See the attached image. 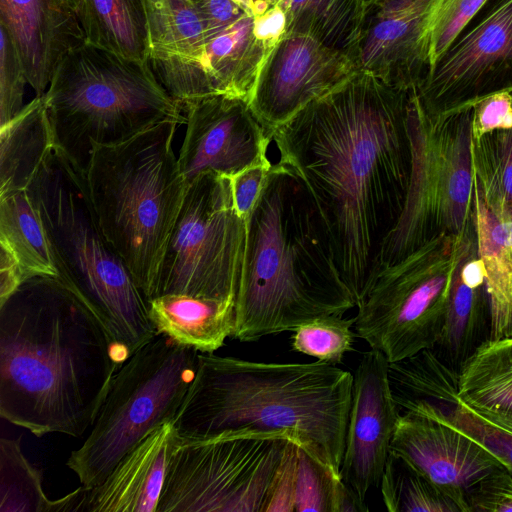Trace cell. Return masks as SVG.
<instances>
[{"mask_svg": "<svg viewBox=\"0 0 512 512\" xmlns=\"http://www.w3.org/2000/svg\"><path fill=\"white\" fill-rule=\"evenodd\" d=\"M413 88L356 70L273 131L278 162L309 192L356 307L372 286L381 246L404 208Z\"/></svg>", "mask_w": 512, "mask_h": 512, "instance_id": "6da1fadb", "label": "cell"}, {"mask_svg": "<svg viewBox=\"0 0 512 512\" xmlns=\"http://www.w3.org/2000/svg\"><path fill=\"white\" fill-rule=\"evenodd\" d=\"M124 364L59 277H31L0 301V416L35 436H82Z\"/></svg>", "mask_w": 512, "mask_h": 512, "instance_id": "7a4b0ae2", "label": "cell"}, {"mask_svg": "<svg viewBox=\"0 0 512 512\" xmlns=\"http://www.w3.org/2000/svg\"><path fill=\"white\" fill-rule=\"evenodd\" d=\"M352 384L349 371L318 360L259 362L199 352L172 424L182 439L286 438L340 474Z\"/></svg>", "mask_w": 512, "mask_h": 512, "instance_id": "3957f363", "label": "cell"}, {"mask_svg": "<svg viewBox=\"0 0 512 512\" xmlns=\"http://www.w3.org/2000/svg\"><path fill=\"white\" fill-rule=\"evenodd\" d=\"M246 222L233 339L254 342L356 307L302 180L277 162Z\"/></svg>", "mask_w": 512, "mask_h": 512, "instance_id": "277c9868", "label": "cell"}, {"mask_svg": "<svg viewBox=\"0 0 512 512\" xmlns=\"http://www.w3.org/2000/svg\"><path fill=\"white\" fill-rule=\"evenodd\" d=\"M27 190L58 277L93 311L126 363L157 332L146 298L101 228L85 170L53 143Z\"/></svg>", "mask_w": 512, "mask_h": 512, "instance_id": "5b68a950", "label": "cell"}, {"mask_svg": "<svg viewBox=\"0 0 512 512\" xmlns=\"http://www.w3.org/2000/svg\"><path fill=\"white\" fill-rule=\"evenodd\" d=\"M181 124L166 119L125 141L97 146L85 170L101 228L146 300L189 184L173 150Z\"/></svg>", "mask_w": 512, "mask_h": 512, "instance_id": "8992f818", "label": "cell"}, {"mask_svg": "<svg viewBox=\"0 0 512 512\" xmlns=\"http://www.w3.org/2000/svg\"><path fill=\"white\" fill-rule=\"evenodd\" d=\"M44 99L54 144L84 170L97 146L125 141L166 119L186 121L148 61L87 42L63 58Z\"/></svg>", "mask_w": 512, "mask_h": 512, "instance_id": "52a82bcc", "label": "cell"}, {"mask_svg": "<svg viewBox=\"0 0 512 512\" xmlns=\"http://www.w3.org/2000/svg\"><path fill=\"white\" fill-rule=\"evenodd\" d=\"M198 356L197 350L157 334L116 372L90 434L66 462L82 486L101 483L146 436L173 421Z\"/></svg>", "mask_w": 512, "mask_h": 512, "instance_id": "ba28073f", "label": "cell"}, {"mask_svg": "<svg viewBox=\"0 0 512 512\" xmlns=\"http://www.w3.org/2000/svg\"><path fill=\"white\" fill-rule=\"evenodd\" d=\"M458 237L440 233L383 267L357 306L356 336L389 363L435 347L445 320Z\"/></svg>", "mask_w": 512, "mask_h": 512, "instance_id": "9c48e42d", "label": "cell"}, {"mask_svg": "<svg viewBox=\"0 0 512 512\" xmlns=\"http://www.w3.org/2000/svg\"><path fill=\"white\" fill-rule=\"evenodd\" d=\"M245 238L230 178L198 175L188 184L149 299L184 294L236 303Z\"/></svg>", "mask_w": 512, "mask_h": 512, "instance_id": "30bf717a", "label": "cell"}, {"mask_svg": "<svg viewBox=\"0 0 512 512\" xmlns=\"http://www.w3.org/2000/svg\"><path fill=\"white\" fill-rule=\"evenodd\" d=\"M289 442L261 435L176 436L157 512H265Z\"/></svg>", "mask_w": 512, "mask_h": 512, "instance_id": "8fae6325", "label": "cell"}, {"mask_svg": "<svg viewBox=\"0 0 512 512\" xmlns=\"http://www.w3.org/2000/svg\"><path fill=\"white\" fill-rule=\"evenodd\" d=\"M512 89V0H489L417 87L438 117Z\"/></svg>", "mask_w": 512, "mask_h": 512, "instance_id": "7c38bea8", "label": "cell"}, {"mask_svg": "<svg viewBox=\"0 0 512 512\" xmlns=\"http://www.w3.org/2000/svg\"><path fill=\"white\" fill-rule=\"evenodd\" d=\"M182 108L186 133L177 158L188 183L205 172L231 177L251 166L272 165L267 152L273 134L248 100L213 93L188 100Z\"/></svg>", "mask_w": 512, "mask_h": 512, "instance_id": "4fadbf2b", "label": "cell"}, {"mask_svg": "<svg viewBox=\"0 0 512 512\" xmlns=\"http://www.w3.org/2000/svg\"><path fill=\"white\" fill-rule=\"evenodd\" d=\"M357 70L347 54L315 38L286 33L268 55L249 104L272 132Z\"/></svg>", "mask_w": 512, "mask_h": 512, "instance_id": "5bb4252c", "label": "cell"}, {"mask_svg": "<svg viewBox=\"0 0 512 512\" xmlns=\"http://www.w3.org/2000/svg\"><path fill=\"white\" fill-rule=\"evenodd\" d=\"M414 131L434 233L460 236L473 210L472 106L435 118L422 106L414 116Z\"/></svg>", "mask_w": 512, "mask_h": 512, "instance_id": "9a60e30c", "label": "cell"}, {"mask_svg": "<svg viewBox=\"0 0 512 512\" xmlns=\"http://www.w3.org/2000/svg\"><path fill=\"white\" fill-rule=\"evenodd\" d=\"M390 451L448 496L460 512H469L471 492L504 468L470 437L411 411L399 414Z\"/></svg>", "mask_w": 512, "mask_h": 512, "instance_id": "2e32d148", "label": "cell"}, {"mask_svg": "<svg viewBox=\"0 0 512 512\" xmlns=\"http://www.w3.org/2000/svg\"><path fill=\"white\" fill-rule=\"evenodd\" d=\"M389 361L371 349L353 374L340 474L362 499L380 485L399 417L389 381Z\"/></svg>", "mask_w": 512, "mask_h": 512, "instance_id": "e0dca14e", "label": "cell"}, {"mask_svg": "<svg viewBox=\"0 0 512 512\" xmlns=\"http://www.w3.org/2000/svg\"><path fill=\"white\" fill-rule=\"evenodd\" d=\"M149 66L168 94L183 105L218 93L206 70L207 36L192 0H145Z\"/></svg>", "mask_w": 512, "mask_h": 512, "instance_id": "ac0fdd59", "label": "cell"}, {"mask_svg": "<svg viewBox=\"0 0 512 512\" xmlns=\"http://www.w3.org/2000/svg\"><path fill=\"white\" fill-rule=\"evenodd\" d=\"M172 422L146 436L96 486L60 498L62 512H157L168 458L176 439Z\"/></svg>", "mask_w": 512, "mask_h": 512, "instance_id": "d6986e66", "label": "cell"}, {"mask_svg": "<svg viewBox=\"0 0 512 512\" xmlns=\"http://www.w3.org/2000/svg\"><path fill=\"white\" fill-rule=\"evenodd\" d=\"M0 26L14 43L37 97L46 93L63 58L85 43L77 11L63 0H0Z\"/></svg>", "mask_w": 512, "mask_h": 512, "instance_id": "ffe728a7", "label": "cell"}, {"mask_svg": "<svg viewBox=\"0 0 512 512\" xmlns=\"http://www.w3.org/2000/svg\"><path fill=\"white\" fill-rule=\"evenodd\" d=\"M431 0H377L368 6L354 58L357 70L410 89L426 75L421 36Z\"/></svg>", "mask_w": 512, "mask_h": 512, "instance_id": "44dd1931", "label": "cell"}, {"mask_svg": "<svg viewBox=\"0 0 512 512\" xmlns=\"http://www.w3.org/2000/svg\"><path fill=\"white\" fill-rule=\"evenodd\" d=\"M490 300L472 216L458 237L456 265L445 320L435 345L438 357L458 371L490 333Z\"/></svg>", "mask_w": 512, "mask_h": 512, "instance_id": "7402d4cb", "label": "cell"}, {"mask_svg": "<svg viewBox=\"0 0 512 512\" xmlns=\"http://www.w3.org/2000/svg\"><path fill=\"white\" fill-rule=\"evenodd\" d=\"M147 301L157 334L201 353H213L232 337L236 303L184 294H168Z\"/></svg>", "mask_w": 512, "mask_h": 512, "instance_id": "603a6c76", "label": "cell"}, {"mask_svg": "<svg viewBox=\"0 0 512 512\" xmlns=\"http://www.w3.org/2000/svg\"><path fill=\"white\" fill-rule=\"evenodd\" d=\"M473 218L478 254L490 300L489 339L512 336V245L503 222L473 183Z\"/></svg>", "mask_w": 512, "mask_h": 512, "instance_id": "cb8c5ba5", "label": "cell"}, {"mask_svg": "<svg viewBox=\"0 0 512 512\" xmlns=\"http://www.w3.org/2000/svg\"><path fill=\"white\" fill-rule=\"evenodd\" d=\"M254 15L244 13L206 46V70L218 93L250 100L261 69L273 50L253 30Z\"/></svg>", "mask_w": 512, "mask_h": 512, "instance_id": "d4e9b609", "label": "cell"}, {"mask_svg": "<svg viewBox=\"0 0 512 512\" xmlns=\"http://www.w3.org/2000/svg\"><path fill=\"white\" fill-rule=\"evenodd\" d=\"M456 387L476 413L512 417V336L484 340L458 369Z\"/></svg>", "mask_w": 512, "mask_h": 512, "instance_id": "484cf974", "label": "cell"}, {"mask_svg": "<svg viewBox=\"0 0 512 512\" xmlns=\"http://www.w3.org/2000/svg\"><path fill=\"white\" fill-rule=\"evenodd\" d=\"M77 13L85 42L125 58L148 61L145 0H81Z\"/></svg>", "mask_w": 512, "mask_h": 512, "instance_id": "4316f807", "label": "cell"}, {"mask_svg": "<svg viewBox=\"0 0 512 512\" xmlns=\"http://www.w3.org/2000/svg\"><path fill=\"white\" fill-rule=\"evenodd\" d=\"M53 143L44 95L36 96L0 127V194L27 189Z\"/></svg>", "mask_w": 512, "mask_h": 512, "instance_id": "83f0119b", "label": "cell"}, {"mask_svg": "<svg viewBox=\"0 0 512 512\" xmlns=\"http://www.w3.org/2000/svg\"><path fill=\"white\" fill-rule=\"evenodd\" d=\"M287 18L286 33L309 35L353 61L362 37L366 0H275Z\"/></svg>", "mask_w": 512, "mask_h": 512, "instance_id": "f1b7e54d", "label": "cell"}, {"mask_svg": "<svg viewBox=\"0 0 512 512\" xmlns=\"http://www.w3.org/2000/svg\"><path fill=\"white\" fill-rule=\"evenodd\" d=\"M0 244L16 257L25 280L59 276L43 223L27 189L0 194Z\"/></svg>", "mask_w": 512, "mask_h": 512, "instance_id": "f546056e", "label": "cell"}, {"mask_svg": "<svg viewBox=\"0 0 512 512\" xmlns=\"http://www.w3.org/2000/svg\"><path fill=\"white\" fill-rule=\"evenodd\" d=\"M456 381L441 385L428 399L404 400L399 409L440 421L470 437L488 450L512 475V432L493 424L456 396Z\"/></svg>", "mask_w": 512, "mask_h": 512, "instance_id": "4dcf8cb0", "label": "cell"}, {"mask_svg": "<svg viewBox=\"0 0 512 512\" xmlns=\"http://www.w3.org/2000/svg\"><path fill=\"white\" fill-rule=\"evenodd\" d=\"M341 475L297 445L294 512H367Z\"/></svg>", "mask_w": 512, "mask_h": 512, "instance_id": "1f68e13d", "label": "cell"}, {"mask_svg": "<svg viewBox=\"0 0 512 512\" xmlns=\"http://www.w3.org/2000/svg\"><path fill=\"white\" fill-rule=\"evenodd\" d=\"M474 180L487 206L502 218L512 208V127L473 140Z\"/></svg>", "mask_w": 512, "mask_h": 512, "instance_id": "d6a6232c", "label": "cell"}, {"mask_svg": "<svg viewBox=\"0 0 512 512\" xmlns=\"http://www.w3.org/2000/svg\"><path fill=\"white\" fill-rule=\"evenodd\" d=\"M380 489L389 512H460L448 496L391 451Z\"/></svg>", "mask_w": 512, "mask_h": 512, "instance_id": "836d02e7", "label": "cell"}, {"mask_svg": "<svg viewBox=\"0 0 512 512\" xmlns=\"http://www.w3.org/2000/svg\"><path fill=\"white\" fill-rule=\"evenodd\" d=\"M20 439L0 440V511L51 512L53 500L44 493L41 473L24 456Z\"/></svg>", "mask_w": 512, "mask_h": 512, "instance_id": "e575fe53", "label": "cell"}, {"mask_svg": "<svg viewBox=\"0 0 512 512\" xmlns=\"http://www.w3.org/2000/svg\"><path fill=\"white\" fill-rule=\"evenodd\" d=\"M488 2L489 0L430 1L421 36V56L426 75Z\"/></svg>", "mask_w": 512, "mask_h": 512, "instance_id": "d590c367", "label": "cell"}, {"mask_svg": "<svg viewBox=\"0 0 512 512\" xmlns=\"http://www.w3.org/2000/svg\"><path fill=\"white\" fill-rule=\"evenodd\" d=\"M355 317L326 316L306 323L296 330L291 338L292 349L316 358L318 361L336 365L352 350V331Z\"/></svg>", "mask_w": 512, "mask_h": 512, "instance_id": "8d00e7d4", "label": "cell"}, {"mask_svg": "<svg viewBox=\"0 0 512 512\" xmlns=\"http://www.w3.org/2000/svg\"><path fill=\"white\" fill-rule=\"evenodd\" d=\"M0 127L11 121L24 108L28 83L20 55L8 32L0 26Z\"/></svg>", "mask_w": 512, "mask_h": 512, "instance_id": "74e56055", "label": "cell"}, {"mask_svg": "<svg viewBox=\"0 0 512 512\" xmlns=\"http://www.w3.org/2000/svg\"><path fill=\"white\" fill-rule=\"evenodd\" d=\"M512 127V89L489 94L472 105V137Z\"/></svg>", "mask_w": 512, "mask_h": 512, "instance_id": "f35d334b", "label": "cell"}, {"mask_svg": "<svg viewBox=\"0 0 512 512\" xmlns=\"http://www.w3.org/2000/svg\"><path fill=\"white\" fill-rule=\"evenodd\" d=\"M469 512L512 511V475L501 468L484 479L468 498Z\"/></svg>", "mask_w": 512, "mask_h": 512, "instance_id": "ab89813d", "label": "cell"}, {"mask_svg": "<svg viewBox=\"0 0 512 512\" xmlns=\"http://www.w3.org/2000/svg\"><path fill=\"white\" fill-rule=\"evenodd\" d=\"M297 444L290 441L271 488L265 512H294Z\"/></svg>", "mask_w": 512, "mask_h": 512, "instance_id": "60d3db41", "label": "cell"}, {"mask_svg": "<svg viewBox=\"0 0 512 512\" xmlns=\"http://www.w3.org/2000/svg\"><path fill=\"white\" fill-rule=\"evenodd\" d=\"M271 166H251L229 177L235 209L244 220L253 209Z\"/></svg>", "mask_w": 512, "mask_h": 512, "instance_id": "b9f144b4", "label": "cell"}, {"mask_svg": "<svg viewBox=\"0 0 512 512\" xmlns=\"http://www.w3.org/2000/svg\"><path fill=\"white\" fill-rule=\"evenodd\" d=\"M192 1L201 17L208 41L247 13L233 0Z\"/></svg>", "mask_w": 512, "mask_h": 512, "instance_id": "7bdbcfd3", "label": "cell"}, {"mask_svg": "<svg viewBox=\"0 0 512 512\" xmlns=\"http://www.w3.org/2000/svg\"><path fill=\"white\" fill-rule=\"evenodd\" d=\"M255 36L273 49L287 31V18L284 10L276 3L264 13L254 16Z\"/></svg>", "mask_w": 512, "mask_h": 512, "instance_id": "ee69618b", "label": "cell"}, {"mask_svg": "<svg viewBox=\"0 0 512 512\" xmlns=\"http://www.w3.org/2000/svg\"><path fill=\"white\" fill-rule=\"evenodd\" d=\"M24 281L18 260L6 246L0 244V301L13 293Z\"/></svg>", "mask_w": 512, "mask_h": 512, "instance_id": "f6af8a7d", "label": "cell"}, {"mask_svg": "<svg viewBox=\"0 0 512 512\" xmlns=\"http://www.w3.org/2000/svg\"><path fill=\"white\" fill-rule=\"evenodd\" d=\"M478 414V413H477ZM480 415V414H479ZM485 420L496 424L497 426L512 432V417H500L494 415H480Z\"/></svg>", "mask_w": 512, "mask_h": 512, "instance_id": "bcb514c9", "label": "cell"}, {"mask_svg": "<svg viewBox=\"0 0 512 512\" xmlns=\"http://www.w3.org/2000/svg\"><path fill=\"white\" fill-rule=\"evenodd\" d=\"M275 0H252L253 15L257 16L264 13L270 6L274 4Z\"/></svg>", "mask_w": 512, "mask_h": 512, "instance_id": "7dc6e473", "label": "cell"}, {"mask_svg": "<svg viewBox=\"0 0 512 512\" xmlns=\"http://www.w3.org/2000/svg\"><path fill=\"white\" fill-rule=\"evenodd\" d=\"M499 219L503 222L507 230L510 243L512 245V208L506 212L502 218Z\"/></svg>", "mask_w": 512, "mask_h": 512, "instance_id": "c3c4849f", "label": "cell"}, {"mask_svg": "<svg viewBox=\"0 0 512 512\" xmlns=\"http://www.w3.org/2000/svg\"><path fill=\"white\" fill-rule=\"evenodd\" d=\"M237 3L244 11L253 15V4L252 0H233Z\"/></svg>", "mask_w": 512, "mask_h": 512, "instance_id": "681fc988", "label": "cell"}, {"mask_svg": "<svg viewBox=\"0 0 512 512\" xmlns=\"http://www.w3.org/2000/svg\"><path fill=\"white\" fill-rule=\"evenodd\" d=\"M63 1H65V2H66L68 5H70L73 9H75L76 11H78L81 0H63Z\"/></svg>", "mask_w": 512, "mask_h": 512, "instance_id": "f907efd6", "label": "cell"}, {"mask_svg": "<svg viewBox=\"0 0 512 512\" xmlns=\"http://www.w3.org/2000/svg\"><path fill=\"white\" fill-rule=\"evenodd\" d=\"M377 0H366L368 6L376 2Z\"/></svg>", "mask_w": 512, "mask_h": 512, "instance_id": "816d5d0a", "label": "cell"}]
</instances>
